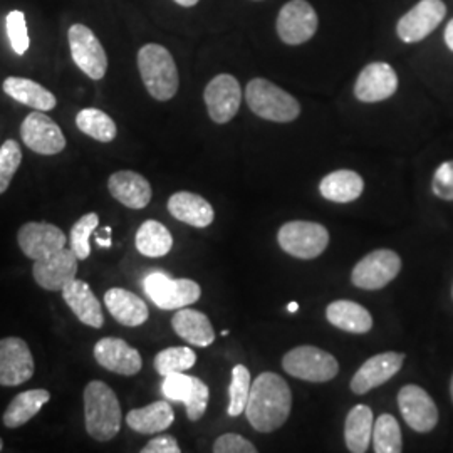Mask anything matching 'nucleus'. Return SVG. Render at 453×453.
I'll use <instances>...</instances> for the list:
<instances>
[{
  "label": "nucleus",
  "instance_id": "nucleus-1",
  "mask_svg": "<svg viewBox=\"0 0 453 453\" xmlns=\"http://www.w3.org/2000/svg\"><path fill=\"white\" fill-rule=\"evenodd\" d=\"M291 408V388L279 374L262 372L252 381L245 415L254 430L271 434L280 428L289 418Z\"/></svg>",
  "mask_w": 453,
  "mask_h": 453
},
{
  "label": "nucleus",
  "instance_id": "nucleus-2",
  "mask_svg": "<svg viewBox=\"0 0 453 453\" xmlns=\"http://www.w3.org/2000/svg\"><path fill=\"white\" fill-rule=\"evenodd\" d=\"M86 432L97 441L113 440L121 428V406L113 389L103 381H91L84 388Z\"/></svg>",
  "mask_w": 453,
  "mask_h": 453
},
{
  "label": "nucleus",
  "instance_id": "nucleus-3",
  "mask_svg": "<svg viewBox=\"0 0 453 453\" xmlns=\"http://www.w3.org/2000/svg\"><path fill=\"white\" fill-rule=\"evenodd\" d=\"M138 69L146 91L157 101H170L180 86L179 69L170 50L160 44H146L138 52Z\"/></svg>",
  "mask_w": 453,
  "mask_h": 453
},
{
  "label": "nucleus",
  "instance_id": "nucleus-4",
  "mask_svg": "<svg viewBox=\"0 0 453 453\" xmlns=\"http://www.w3.org/2000/svg\"><path fill=\"white\" fill-rule=\"evenodd\" d=\"M245 99L250 111L274 123H291L301 114L297 99L275 86L274 82L256 78L247 84Z\"/></svg>",
  "mask_w": 453,
  "mask_h": 453
},
{
  "label": "nucleus",
  "instance_id": "nucleus-5",
  "mask_svg": "<svg viewBox=\"0 0 453 453\" xmlns=\"http://www.w3.org/2000/svg\"><path fill=\"white\" fill-rule=\"evenodd\" d=\"M282 368L294 378L311 383L331 381L340 372L336 357L316 346L294 348L282 357Z\"/></svg>",
  "mask_w": 453,
  "mask_h": 453
},
{
  "label": "nucleus",
  "instance_id": "nucleus-6",
  "mask_svg": "<svg viewBox=\"0 0 453 453\" xmlns=\"http://www.w3.org/2000/svg\"><path fill=\"white\" fill-rule=\"evenodd\" d=\"M277 241L280 249L296 259H316L329 243V232L316 222L294 220L280 226Z\"/></svg>",
  "mask_w": 453,
  "mask_h": 453
},
{
  "label": "nucleus",
  "instance_id": "nucleus-7",
  "mask_svg": "<svg viewBox=\"0 0 453 453\" xmlns=\"http://www.w3.org/2000/svg\"><path fill=\"white\" fill-rule=\"evenodd\" d=\"M146 296L155 306L165 311H179L188 308L202 296L200 286L190 279H172L163 273L146 275L143 282Z\"/></svg>",
  "mask_w": 453,
  "mask_h": 453
},
{
  "label": "nucleus",
  "instance_id": "nucleus-8",
  "mask_svg": "<svg viewBox=\"0 0 453 453\" xmlns=\"http://www.w3.org/2000/svg\"><path fill=\"white\" fill-rule=\"evenodd\" d=\"M67 39L74 65L88 78L95 81L103 80L108 71V56L95 33L82 24H74L67 33Z\"/></svg>",
  "mask_w": 453,
  "mask_h": 453
},
{
  "label": "nucleus",
  "instance_id": "nucleus-9",
  "mask_svg": "<svg viewBox=\"0 0 453 453\" xmlns=\"http://www.w3.org/2000/svg\"><path fill=\"white\" fill-rule=\"evenodd\" d=\"M402 259L395 250L378 249L357 262L351 274L353 284L365 291H378L400 274Z\"/></svg>",
  "mask_w": 453,
  "mask_h": 453
},
{
  "label": "nucleus",
  "instance_id": "nucleus-10",
  "mask_svg": "<svg viewBox=\"0 0 453 453\" xmlns=\"http://www.w3.org/2000/svg\"><path fill=\"white\" fill-rule=\"evenodd\" d=\"M318 24V14L309 2L291 0L279 12L277 34L284 44L299 46L314 37Z\"/></svg>",
  "mask_w": 453,
  "mask_h": 453
},
{
  "label": "nucleus",
  "instance_id": "nucleus-11",
  "mask_svg": "<svg viewBox=\"0 0 453 453\" xmlns=\"http://www.w3.org/2000/svg\"><path fill=\"white\" fill-rule=\"evenodd\" d=\"M20 136L26 146L39 155H58L65 148V133L59 125L37 110L22 121Z\"/></svg>",
  "mask_w": 453,
  "mask_h": 453
},
{
  "label": "nucleus",
  "instance_id": "nucleus-12",
  "mask_svg": "<svg viewBox=\"0 0 453 453\" xmlns=\"http://www.w3.org/2000/svg\"><path fill=\"white\" fill-rule=\"evenodd\" d=\"M447 16L443 0H420L398 20L396 34L403 42H420L434 33Z\"/></svg>",
  "mask_w": 453,
  "mask_h": 453
},
{
  "label": "nucleus",
  "instance_id": "nucleus-13",
  "mask_svg": "<svg viewBox=\"0 0 453 453\" xmlns=\"http://www.w3.org/2000/svg\"><path fill=\"white\" fill-rule=\"evenodd\" d=\"M203 99L211 121L217 125H226L239 113L242 103V89L234 76L219 74L207 84Z\"/></svg>",
  "mask_w": 453,
  "mask_h": 453
},
{
  "label": "nucleus",
  "instance_id": "nucleus-14",
  "mask_svg": "<svg viewBox=\"0 0 453 453\" xmlns=\"http://www.w3.org/2000/svg\"><path fill=\"white\" fill-rule=\"evenodd\" d=\"M33 353L20 338L0 340V385L19 387L34 376Z\"/></svg>",
  "mask_w": 453,
  "mask_h": 453
},
{
  "label": "nucleus",
  "instance_id": "nucleus-15",
  "mask_svg": "<svg viewBox=\"0 0 453 453\" xmlns=\"http://www.w3.org/2000/svg\"><path fill=\"white\" fill-rule=\"evenodd\" d=\"M398 406L408 426L418 434L432 432L438 423V408L418 385H406L398 393Z\"/></svg>",
  "mask_w": 453,
  "mask_h": 453
},
{
  "label": "nucleus",
  "instance_id": "nucleus-16",
  "mask_svg": "<svg viewBox=\"0 0 453 453\" xmlns=\"http://www.w3.org/2000/svg\"><path fill=\"white\" fill-rule=\"evenodd\" d=\"M78 260L76 254L65 247L48 257L34 260V280L46 291H63L65 284L76 279Z\"/></svg>",
  "mask_w": 453,
  "mask_h": 453
},
{
  "label": "nucleus",
  "instance_id": "nucleus-17",
  "mask_svg": "<svg viewBox=\"0 0 453 453\" xmlns=\"http://www.w3.org/2000/svg\"><path fill=\"white\" fill-rule=\"evenodd\" d=\"M17 242L29 259H42L65 249V234L48 222H27L19 228Z\"/></svg>",
  "mask_w": 453,
  "mask_h": 453
},
{
  "label": "nucleus",
  "instance_id": "nucleus-18",
  "mask_svg": "<svg viewBox=\"0 0 453 453\" xmlns=\"http://www.w3.org/2000/svg\"><path fill=\"white\" fill-rule=\"evenodd\" d=\"M405 363L403 353L387 351L370 357L363 363V366L355 372L351 380V391L357 395L370 393L372 389L385 385L396 372L402 370Z\"/></svg>",
  "mask_w": 453,
  "mask_h": 453
},
{
  "label": "nucleus",
  "instance_id": "nucleus-19",
  "mask_svg": "<svg viewBox=\"0 0 453 453\" xmlns=\"http://www.w3.org/2000/svg\"><path fill=\"white\" fill-rule=\"evenodd\" d=\"M95 359L108 372L121 376H134L142 372L143 361L140 353L119 338H103L95 346Z\"/></svg>",
  "mask_w": 453,
  "mask_h": 453
},
{
  "label": "nucleus",
  "instance_id": "nucleus-20",
  "mask_svg": "<svg viewBox=\"0 0 453 453\" xmlns=\"http://www.w3.org/2000/svg\"><path fill=\"white\" fill-rule=\"evenodd\" d=\"M398 89V76L387 63L366 65L355 84V96L363 103H378L393 96Z\"/></svg>",
  "mask_w": 453,
  "mask_h": 453
},
{
  "label": "nucleus",
  "instance_id": "nucleus-21",
  "mask_svg": "<svg viewBox=\"0 0 453 453\" xmlns=\"http://www.w3.org/2000/svg\"><path fill=\"white\" fill-rule=\"evenodd\" d=\"M108 190L121 205L142 211L151 202V185L150 181L131 170L116 172L108 180Z\"/></svg>",
  "mask_w": 453,
  "mask_h": 453
},
{
  "label": "nucleus",
  "instance_id": "nucleus-22",
  "mask_svg": "<svg viewBox=\"0 0 453 453\" xmlns=\"http://www.w3.org/2000/svg\"><path fill=\"white\" fill-rule=\"evenodd\" d=\"M63 299L74 316L86 326L99 329L104 324L103 308L93 289L80 279L71 280L63 289Z\"/></svg>",
  "mask_w": 453,
  "mask_h": 453
},
{
  "label": "nucleus",
  "instance_id": "nucleus-23",
  "mask_svg": "<svg viewBox=\"0 0 453 453\" xmlns=\"http://www.w3.org/2000/svg\"><path fill=\"white\" fill-rule=\"evenodd\" d=\"M168 211L173 219L195 228H205L215 219V211L211 203L203 196L192 192H177L172 195L168 200Z\"/></svg>",
  "mask_w": 453,
  "mask_h": 453
},
{
  "label": "nucleus",
  "instance_id": "nucleus-24",
  "mask_svg": "<svg viewBox=\"0 0 453 453\" xmlns=\"http://www.w3.org/2000/svg\"><path fill=\"white\" fill-rule=\"evenodd\" d=\"M104 304L118 323L128 327H138L150 318L145 301L140 299L136 294L121 288H113L106 292Z\"/></svg>",
  "mask_w": 453,
  "mask_h": 453
},
{
  "label": "nucleus",
  "instance_id": "nucleus-25",
  "mask_svg": "<svg viewBox=\"0 0 453 453\" xmlns=\"http://www.w3.org/2000/svg\"><path fill=\"white\" fill-rule=\"evenodd\" d=\"M173 331L181 340L188 341L198 348H207L215 341V331L211 319L195 309L181 308L172 319Z\"/></svg>",
  "mask_w": 453,
  "mask_h": 453
},
{
  "label": "nucleus",
  "instance_id": "nucleus-26",
  "mask_svg": "<svg viewBox=\"0 0 453 453\" xmlns=\"http://www.w3.org/2000/svg\"><path fill=\"white\" fill-rule=\"evenodd\" d=\"M2 89L7 96L16 99L17 103L26 104L37 111H50L58 104V99L49 89L27 78L11 76L4 81Z\"/></svg>",
  "mask_w": 453,
  "mask_h": 453
},
{
  "label": "nucleus",
  "instance_id": "nucleus-27",
  "mask_svg": "<svg viewBox=\"0 0 453 453\" xmlns=\"http://www.w3.org/2000/svg\"><path fill=\"white\" fill-rule=\"evenodd\" d=\"M319 192L334 203H351L365 192V180L353 170H336L319 183Z\"/></svg>",
  "mask_w": 453,
  "mask_h": 453
},
{
  "label": "nucleus",
  "instance_id": "nucleus-28",
  "mask_svg": "<svg viewBox=\"0 0 453 453\" xmlns=\"http://www.w3.org/2000/svg\"><path fill=\"white\" fill-rule=\"evenodd\" d=\"M175 421L173 408L168 402H155L151 405L131 410L127 417V423L136 434H160L168 430Z\"/></svg>",
  "mask_w": 453,
  "mask_h": 453
},
{
  "label": "nucleus",
  "instance_id": "nucleus-29",
  "mask_svg": "<svg viewBox=\"0 0 453 453\" xmlns=\"http://www.w3.org/2000/svg\"><path fill=\"white\" fill-rule=\"evenodd\" d=\"M326 318L333 326L353 334H365L372 327V314L353 301L341 299L331 303L326 309Z\"/></svg>",
  "mask_w": 453,
  "mask_h": 453
},
{
  "label": "nucleus",
  "instance_id": "nucleus-30",
  "mask_svg": "<svg viewBox=\"0 0 453 453\" xmlns=\"http://www.w3.org/2000/svg\"><path fill=\"white\" fill-rule=\"evenodd\" d=\"M49 400L50 393L48 389H27L24 393H19L11 402V405L7 406L2 421L7 428H19L27 421L33 420Z\"/></svg>",
  "mask_w": 453,
  "mask_h": 453
},
{
  "label": "nucleus",
  "instance_id": "nucleus-31",
  "mask_svg": "<svg viewBox=\"0 0 453 453\" xmlns=\"http://www.w3.org/2000/svg\"><path fill=\"white\" fill-rule=\"evenodd\" d=\"M374 417L372 408L357 405L346 417L344 423V440L348 450L353 453H365L370 447L372 438Z\"/></svg>",
  "mask_w": 453,
  "mask_h": 453
},
{
  "label": "nucleus",
  "instance_id": "nucleus-32",
  "mask_svg": "<svg viewBox=\"0 0 453 453\" xmlns=\"http://www.w3.org/2000/svg\"><path fill=\"white\" fill-rule=\"evenodd\" d=\"M136 249L145 257H163L173 247V237L166 226L157 220H146L136 232Z\"/></svg>",
  "mask_w": 453,
  "mask_h": 453
},
{
  "label": "nucleus",
  "instance_id": "nucleus-33",
  "mask_svg": "<svg viewBox=\"0 0 453 453\" xmlns=\"http://www.w3.org/2000/svg\"><path fill=\"white\" fill-rule=\"evenodd\" d=\"M76 127L84 134L101 143H111L118 134L113 118L96 108L81 110L76 116Z\"/></svg>",
  "mask_w": 453,
  "mask_h": 453
},
{
  "label": "nucleus",
  "instance_id": "nucleus-34",
  "mask_svg": "<svg viewBox=\"0 0 453 453\" xmlns=\"http://www.w3.org/2000/svg\"><path fill=\"white\" fill-rule=\"evenodd\" d=\"M372 440L376 453H400L403 450L400 423L387 413L374 420Z\"/></svg>",
  "mask_w": 453,
  "mask_h": 453
},
{
  "label": "nucleus",
  "instance_id": "nucleus-35",
  "mask_svg": "<svg viewBox=\"0 0 453 453\" xmlns=\"http://www.w3.org/2000/svg\"><path fill=\"white\" fill-rule=\"evenodd\" d=\"M196 355L190 348L175 346L166 348L155 357V370L160 376H168L172 372H185L194 368Z\"/></svg>",
  "mask_w": 453,
  "mask_h": 453
},
{
  "label": "nucleus",
  "instance_id": "nucleus-36",
  "mask_svg": "<svg viewBox=\"0 0 453 453\" xmlns=\"http://www.w3.org/2000/svg\"><path fill=\"white\" fill-rule=\"evenodd\" d=\"M250 387H252V378L250 372L243 366L237 365L232 370V383L228 387V396H230V403L226 408V413L230 417H239L245 411V406L249 402V395H250Z\"/></svg>",
  "mask_w": 453,
  "mask_h": 453
},
{
  "label": "nucleus",
  "instance_id": "nucleus-37",
  "mask_svg": "<svg viewBox=\"0 0 453 453\" xmlns=\"http://www.w3.org/2000/svg\"><path fill=\"white\" fill-rule=\"evenodd\" d=\"M99 226V217L95 211L82 215L81 219L71 228L69 242H71V250L76 254L80 260L88 259L91 254V245H89V237Z\"/></svg>",
  "mask_w": 453,
  "mask_h": 453
},
{
  "label": "nucleus",
  "instance_id": "nucleus-38",
  "mask_svg": "<svg viewBox=\"0 0 453 453\" xmlns=\"http://www.w3.org/2000/svg\"><path fill=\"white\" fill-rule=\"evenodd\" d=\"M22 163V150L16 140H7L0 146V195L5 194Z\"/></svg>",
  "mask_w": 453,
  "mask_h": 453
},
{
  "label": "nucleus",
  "instance_id": "nucleus-39",
  "mask_svg": "<svg viewBox=\"0 0 453 453\" xmlns=\"http://www.w3.org/2000/svg\"><path fill=\"white\" fill-rule=\"evenodd\" d=\"M195 376H188L185 372H172L163 380V395L170 402H181L185 403L190 398L194 389Z\"/></svg>",
  "mask_w": 453,
  "mask_h": 453
},
{
  "label": "nucleus",
  "instance_id": "nucleus-40",
  "mask_svg": "<svg viewBox=\"0 0 453 453\" xmlns=\"http://www.w3.org/2000/svg\"><path fill=\"white\" fill-rule=\"evenodd\" d=\"M7 26V35L11 41V46L16 50V54L22 56L29 49V35H27V24L26 17L20 11H12L5 17Z\"/></svg>",
  "mask_w": 453,
  "mask_h": 453
},
{
  "label": "nucleus",
  "instance_id": "nucleus-41",
  "mask_svg": "<svg viewBox=\"0 0 453 453\" xmlns=\"http://www.w3.org/2000/svg\"><path fill=\"white\" fill-rule=\"evenodd\" d=\"M209 396H211V389L209 387L195 378L194 389L190 393V398L183 403L187 408V417L188 420L198 421L207 411V405H209Z\"/></svg>",
  "mask_w": 453,
  "mask_h": 453
},
{
  "label": "nucleus",
  "instance_id": "nucleus-42",
  "mask_svg": "<svg viewBox=\"0 0 453 453\" xmlns=\"http://www.w3.org/2000/svg\"><path fill=\"white\" fill-rule=\"evenodd\" d=\"M432 192L441 200L453 202V160L438 166L432 180Z\"/></svg>",
  "mask_w": 453,
  "mask_h": 453
},
{
  "label": "nucleus",
  "instance_id": "nucleus-43",
  "mask_svg": "<svg viewBox=\"0 0 453 453\" xmlns=\"http://www.w3.org/2000/svg\"><path fill=\"white\" fill-rule=\"evenodd\" d=\"M213 452L215 453H256L257 449L254 447L252 441L247 438L241 437L237 434H226L222 437L217 438L213 443Z\"/></svg>",
  "mask_w": 453,
  "mask_h": 453
},
{
  "label": "nucleus",
  "instance_id": "nucleus-44",
  "mask_svg": "<svg viewBox=\"0 0 453 453\" xmlns=\"http://www.w3.org/2000/svg\"><path fill=\"white\" fill-rule=\"evenodd\" d=\"M179 441L170 435L153 438L142 449V453H180Z\"/></svg>",
  "mask_w": 453,
  "mask_h": 453
},
{
  "label": "nucleus",
  "instance_id": "nucleus-45",
  "mask_svg": "<svg viewBox=\"0 0 453 453\" xmlns=\"http://www.w3.org/2000/svg\"><path fill=\"white\" fill-rule=\"evenodd\" d=\"M445 42L450 50H453V19L447 24V29H445Z\"/></svg>",
  "mask_w": 453,
  "mask_h": 453
},
{
  "label": "nucleus",
  "instance_id": "nucleus-46",
  "mask_svg": "<svg viewBox=\"0 0 453 453\" xmlns=\"http://www.w3.org/2000/svg\"><path fill=\"white\" fill-rule=\"evenodd\" d=\"M181 7H194L200 0H175Z\"/></svg>",
  "mask_w": 453,
  "mask_h": 453
},
{
  "label": "nucleus",
  "instance_id": "nucleus-47",
  "mask_svg": "<svg viewBox=\"0 0 453 453\" xmlns=\"http://www.w3.org/2000/svg\"><path fill=\"white\" fill-rule=\"evenodd\" d=\"M97 245H101V247H111V237H106V239H101V237H96Z\"/></svg>",
  "mask_w": 453,
  "mask_h": 453
},
{
  "label": "nucleus",
  "instance_id": "nucleus-48",
  "mask_svg": "<svg viewBox=\"0 0 453 453\" xmlns=\"http://www.w3.org/2000/svg\"><path fill=\"white\" fill-rule=\"evenodd\" d=\"M288 311H289V312H297V311H299V304H297V303H291V304L288 306Z\"/></svg>",
  "mask_w": 453,
  "mask_h": 453
},
{
  "label": "nucleus",
  "instance_id": "nucleus-49",
  "mask_svg": "<svg viewBox=\"0 0 453 453\" xmlns=\"http://www.w3.org/2000/svg\"><path fill=\"white\" fill-rule=\"evenodd\" d=\"M450 395H452V400H453V376H452V383H450Z\"/></svg>",
  "mask_w": 453,
  "mask_h": 453
},
{
  "label": "nucleus",
  "instance_id": "nucleus-50",
  "mask_svg": "<svg viewBox=\"0 0 453 453\" xmlns=\"http://www.w3.org/2000/svg\"><path fill=\"white\" fill-rule=\"evenodd\" d=\"M2 447H4V441H2V438H0V452H2Z\"/></svg>",
  "mask_w": 453,
  "mask_h": 453
}]
</instances>
